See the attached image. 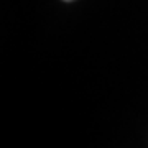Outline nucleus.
Here are the masks:
<instances>
[{
	"label": "nucleus",
	"instance_id": "obj_1",
	"mask_svg": "<svg viewBox=\"0 0 148 148\" xmlns=\"http://www.w3.org/2000/svg\"><path fill=\"white\" fill-rule=\"evenodd\" d=\"M64 2H73V0H64Z\"/></svg>",
	"mask_w": 148,
	"mask_h": 148
}]
</instances>
